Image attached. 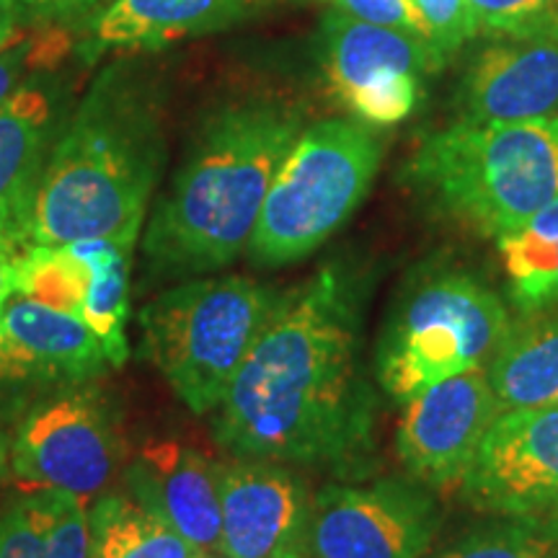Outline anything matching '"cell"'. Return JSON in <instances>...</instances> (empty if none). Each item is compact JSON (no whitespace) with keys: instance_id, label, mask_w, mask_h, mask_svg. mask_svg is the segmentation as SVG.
<instances>
[{"instance_id":"obj_1","label":"cell","mask_w":558,"mask_h":558,"mask_svg":"<svg viewBox=\"0 0 558 558\" xmlns=\"http://www.w3.org/2000/svg\"><path fill=\"white\" fill-rule=\"evenodd\" d=\"M375 416L357 292L324 267L279 295L218 407L215 437L239 458L347 469L373 448Z\"/></svg>"},{"instance_id":"obj_2","label":"cell","mask_w":558,"mask_h":558,"mask_svg":"<svg viewBox=\"0 0 558 558\" xmlns=\"http://www.w3.org/2000/svg\"><path fill=\"white\" fill-rule=\"evenodd\" d=\"M163 158V124L150 86L130 68H107L47 158L32 246L137 241Z\"/></svg>"},{"instance_id":"obj_3","label":"cell","mask_w":558,"mask_h":558,"mask_svg":"<svg viewBox=\"0 0 558 558\" xmlns=\"http://www.w3.org/2000/svg\"><path fill=\"white\" fill-rule=\"evenodd\" d=\"M303 132L288 104L243 101L215 111L145 230L160 271L222 269L248 246L271 179Z\"/></svg>"},{"instance_id":"obj_4","label":"cell","mask_w":558,"mask_h":558,"mask_svg":"<svg viewBox=\"0 0 558 558\" xmlns=\"http://www.w3.org/2000/svg\"><path fill=\"white\" fill-rule=\"evenodd\" d=\"M411 177L439 209L499 241L558 197V122H469L422 140Z\"/></svg>"},{"instance_id":"obj_5","label":"cell","mask_w":558,"mask_h":558,"mask_svg":"<svg viewBox=\"0 0 558 558\" xmlns=\"http://www.w3.org/2000/svg\"><path fill=\"white\" fill-rule=\"evenodd\" d=\"M277 303L275 290L246 277L192 279L140 313L143 352L194 414H209L226 399Z\"/></svg>"},{"instance_id":"obj_6","label":"cell","mask_w":558,"mask_h":558,"mask_svg":"<svg viewBox=\"0 0 558 558\" xmlns=\"http://www.w3.org/2000/svg\"><path fill=\"white\" fill-rule=\"evenodd\" d=\"M380 160V137L360 120H324L300 132L264 197L251 259L282 267L313 254L362 205Z\"/></svg>"},{"instance_id":"obj_7","label":"cell","mask_w":558,"mask_h":558,"mask_svg":"<svg viewBox=\"0 0 558 558\" xmlns=\"http://www.w3.org/2000/svg\"><path fill=\"white\" fill-rule=\"evenodd\" d=\"M512 331L507 305L465 271L418 277L388 313L375 344V378L399 407L424 388L486 369Z\"/></svg>"},{"instance_id":"obj_8","label":"cell","mask_w":558,"mask_h":558,"mask_svg":"<svg viewBox=\"0 0 558 558\" xmlns=\"http://www.w3.org/2000/svg\"><path fill=\"white\" fill-rule=\"evenodd\" d=\"M320 65L331 94L369 128L411 117L424 96V78L442 62L416 34L367 24L333 9L320 24Z\"/></svg>"},{"instance_id":"obj_9","label":"cell","mask_w":558,"mask_h":558,"mask_svg":"<svg viewBox=\"0 0 558 558\" xmlns=\"http://www.w3.org/2000/svg\"><path fill=\"white\" fill-rule=\"evenodd\" d=\"M439 525L435 497L416 481L337 484L311 499L298 550L311 558H422Z\"/></svg>"},{"instance_id":"obj_10","label":"cell","mask_w":558,"mask_h":558,"mask_svg":"<svg viewBox=\"0 0 558 558\" xmlns=\"http://www.w3.org/2000/svg\"><path fill=\"white\" fill-rule=\"evenodd\" d=\"M499 414L486 369H471L424 388L403 403L396 429V452L409 478L429 492H448L463 484Z\"/></svg>"},{"instance_id":"obj_11","label":"cell","mask_w":558,"mask_h":558,"mask_svg":"<svg viewBox=\"0 0 558 558\" xmlns=\"http://www.w3.org/2000/svg\"><path fill=\"white\" fill-rule=\"evenodd\" d=\"M465 505L494 518H525L558 499V403L494 418L460 484Z\"/></svg>"},{"instance_id":"obj_12","label":"cell","mask_w":558,"mask_h":558,"mask_svg":"<svg viewBox=\"0 0 558 558\" xmlns=\"http://www.w3.org/2000/svg\"><path fill=\"white\" fill-rule=\"evenodd\" d=\"M9 460L26 492L58 488L88 501L114 465L109 424L88 396L54 401L26 418Z\"/></svg>"},{"instance_id":"obj_13","label":"cell","mask_w":558,"mask_h":558,"mask_svg":"<svg viewBox=\"0 0 558 558\" xmlns=\"http://www.w3.org/2000/svg\"><path fill=\"white\" fill-rule=\"evenodd\" d=\"M220 554L275 558L298 550L311 497L295 473L275 460L243 458L218 465Z\"/></svg>"},{"instance_id":"obj_14","label":"cell","mask_w":558,"mask_h":558,"mask_svg":"<svg viewBox=\"0 0 558 558\" xmlns=\"http://www.w3.org/2000/svg\"><path fill=\"white\" fill-rule=\"evenodd\" d=\"M458 120L558 122V34L488 45L460 81Z\"/></svg>"},{"instance_id":"obj_15","label":"cell","mask_w":558,"mask_h":558,"mask_svg":"<svg viewBox=\"0 0 558 558\" xmlns=\"http://www.w3.org/2000/svg\"><path fill=\"white\" fill-rule=\"evenodd\" d=\"M109 365L99 337L73 313L26 295L0 308V380H86Z\"/></svg>"},{"instance_id":"obj_16","label":"cell","mask_w":558,"mask_h":558,"mask_svg":"<svg viewBox=\"0 0 558 558\" xmlns=\"http://www.w3.org/2000/svg\"><path fill=\"white\" fill-rule=\"evenodd\" d=\"M279 0H111L78 41L88 65L109 52L160 50L179 39L241 24Z\"/></svg>"},{"instance_id":"obj_17","label":"cell","mask_w":558,"mask_h":558,"mask_svg":"<svg viewBox=\"0 0 558 558\" xmlns=\"http://www.w3.org/2000/svg\"><path fill=\"white\" fill-rule=\"evenodd\" d=\"M218 465L179 442H153L128 471L132 497L199 550L220 554Z\"/></svg>"},{"instance_id":"obj_18","label":"cell","mask_w":558,"mask_h":558,"mask_svg":"<svg viewBox=\"0 0 558 558\" xmlns=\"http://www.w3.org/2000/svg\"><path fill=\"white\" fill-rule=\"evenodd\" d=\"M52 101L45 88L24 86L0 104V256L19 262L32 246Z\"/></svg>"},{"instance_id":"obj_19","label":"cell","mask_w":558,"mask_h":558,"mask_svg":"<svg viewBox=\"0 0 558 558\" xmlns=\"http://www.w3.org/2000/svg\"><path fill=\"white\" fill-rule=\"evenodd\" d=\"M0 558H90L86 501L39 488L0 512Z\"/></svg>"},{"instance_id":"obj_20","label":"cell","mask_w":558,"mask_h":558,"mask_svg":"<svg viewBox=\"0 0 558 558\" xmlns=\"http://www.w3.org/2000/svg\"><path fill=\"white\" fill-rule=\"evenodd\" d=\"M499 411L558 403V311L527 316L512 326L486 365Z\"/></svg>"},{"instance_id":"obj_21","label":"cell","mask_w":558,"mask_h":558,"mask_svg":"<svg viewBox=\"0 0 558 558\" xmlns=\"http://www.w3.org/2000/svg\"><path fill=\"white\" fill-rule=\"evenodd\" d=\"M86 264L88 279L81 303V320L96 333L107 352L109 365L128 360L130 318V262L132 239H81L70 241Z\"/></svg>"},{"instance_id":"obj_22","label":"cell","mask_w":558,"mask_h":558,"mask_svg":"<svg viewBox=\"0 0 558 558\" xmlns=\"http://www.w3.org/2000/svg\"><path fill=\"white\" fill-rule=\"evenodd\" d=\"M512 303L525 316L558 311V197L497 241Z\"/></svg>"},{"instance_id":"obj_23","label":"cell","mask_w":558,"mask_h":558,"mask_svg":"<svg viewBox=\"0 0 558 558\" xmlns=\"http://www.w3.org/2000/svg\"><path fill=\"white\" fill-rule=\"evenodd\" d=\"M90 558H199L202 550L130 497H107L88 512Z\"/></svg>"},{"instance_id":"obj_24","label":"cell","mask_w":558,"mask_h":558,"mask_svg":"<svg viewBox=\"0 0 558 558\" xmlns=\"http://www.w3.org/2000/svg\"><path fill=\"white\" fill-rule=\"evenodd\" d=\"M556 548L558 543L543 538L527 520L497 518L432 558H546Z\"/></svg>"},{"instance_id":"obj_25","label":"cell","mask_w":558,"mask_h":558,"mask_svg":"<svg viewBox=\"0 0 558 558\" xmlns=\"http://www.w3.org/2000/svg\"><path fill=\"white\" fill-rule=\"evenodd\" d=\"M73 39L58 26H34V29H19L0 47V104H3L19 81L41 68H52L65 58Z\"/></svg>"},{"instance_id":"obj_26","label":"cell","mask_w":558,"mask_h":558,"mask_svg":"<svg viewBox=\"0 0 558 558\" xmlns=\"http://www.w3.org/2000/svg\"><path fill=\"white\" fill-rule=\"evenodd\" d=\"M476 34L533 37L558 34V0H469Z\"/></svg>"},{"instance_id":"obj_27","label":"cell","mask_w":558,"mask_h":558,"mask_svg":"<svg viewBox=\"0 0 558 558\" xmlns=\"http://www.w3.org/2000/svg\"><path fill=\"white\" fill-rule=\"evenodd\" d=\"M409 13L418 37L427 41L442 65L476 37L469 0H411Z\"/></svg>"},{"instance_id":"obj_28","label":"cell","mask_w":558,"mask_h":558,"mask_svg":"<svg viewBox=\"0 0 558 558\" xmlns=\"http://www.w3.org/2000/svg\"><path fill=\"white\" fill-rule=\"evenodd\" d=\"M329 3L352 19L367 21V24L390 26V29H403L418 37L414 19L409 16L407 5L401 0H329Z\"/></svg>"},{"instance_id":"obj_29","label":"cell","mask_w":558,"mask_h":558,"mask_svg":"<svg viewBox=\"0 0 558 558\" xmlns=\"http://www.w3.org/2000/svg\"><path fill=\"white\" fill-rule=\"evenodd\" d=\"M16 3L34 11L37 16L62 19V16H75V13L96 9V5H101L104 0H16Z\"/></svg>"},{"instance_id":"obj_30","label":"cell","mask_w":558,"mask_h":558,"mask_svg":"<svg viewBox=\"0 0 558 558\" xmlns=\"http://www.w3.org/2000/svg\"><path fill=\"white\" fill-rule=\"evenodd\" d=\"M522 520H527L530 525L538 530L543 538L558 543V499L550 501V505H546L543 509H538V512L525 514Z\"/></svg>"},{"instance_id":"obj_31","label":"cell","mask_w":558,"mask_h":558,"mask_svg":"<svg viewBox=\"0 0 558 558\" xmlns=\"http://www.w3.org/2000/svg\"><path fill=\"white\" fill-rule=\"evenodd\" d=\"M21 5L16 0H0V47L19 32Z\"/></svg>"},{"instance_id":"obj_32","label":"cell","mask_w":558,"mask_h":558,"mask_svg":"<svg viewBox=\"0 0 558 558\" xmlns=\"http://www.w3.org/2000/svg\"><path fill=\"white\" fill-rule=\"evenodd\" d=\"M16 292V262L0 256V308Z\"/></svg>"},{"instance_id":"obj_33","label":"cell","mask_w":558,"mask_h":558,"mask_svg":"<svg viewBox=\"0 0 558 558\" xmlns=\"http://www.w3.org/2000/svg\"><path fill=\"white\" fill-rule=\"evenodd\" d=\"M5 463H9V448H5V439L0 437V476H3Z\"/></svg>"},{"instance_id":"obj_34","label":"cell","mask_w":558,"mask_h":558,"mask_svg":"<svg viewBox=\"0 0 558 558\" xmlns=\"http://www.w3.org/2000/svg\"><path fill=\"white\" fill-rule=\"evenodd\" d=\"M275 558H311V556L300 554V550H284V554H279V556H275Z\"/></svg>"},{"instance_id":"obj_35","label":"cell","mask_w":558,"mask_h":558,"mask_svg":"<svg viewBox=\"0 0 558 558\" xmlns=\"http://www.w3.org/2000/svg\"><path fill=\"white\" fill-rule=\"evenodd\" d=\"M199 558H228V556H222V554H215V550H202Z\"/></svg>"},{"instance_id":"obj_36","label":"cell","mask_w":558,"mask_h":558,"mask_svg":"<svg viewBox=\"0 0 558 558\" xmlns=\"http://www.w3.org/2000/svg\"><path fill=\"white\" fill-rule=\"evenodd\" d=\"M546 558H558V548L554 550V554H550V556H546Z\"/></svg>"}]
</instances>
